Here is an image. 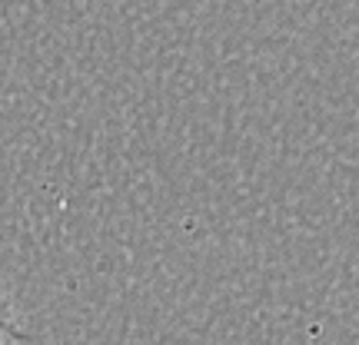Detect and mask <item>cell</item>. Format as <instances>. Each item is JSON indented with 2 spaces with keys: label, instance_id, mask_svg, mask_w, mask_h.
<instances>
[{
  "label": "cell",
  "instance_id": "6da1fadb",
  "mask_svg": "<svg viewBox=\"0 0 359 345\" xmlns=\"http://www.w3.org/2000/svg\"><path fill=\"white\" fill-rule=\"evenodd\" d=\"M0 345H17V325H13V312L4 289H0Z\"/></svg>",
  "mask_w": 359,
  "mask_h": 345
}]
</instances>
